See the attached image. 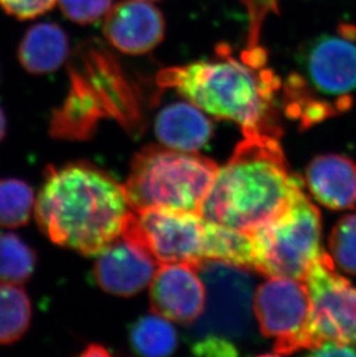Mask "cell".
<instances>
[{
  "label": "cell",
  "mask_w": 356,
  "mask_h": 357,
  "mask_svg": "<svg viewBox=\"0 0 356 357\" xmlns=\"http://www.w3.org/2000/svg\"><path fill=\"white\" fill-rule=\"evenodd\" d=\"M249 234L252 268L265 277L303 281L324 251L322 216L303 189L279 215Z\"/></svg>",
  "instance_id": "obj_5"
},
{
  "label": "cell",
  "mask_w": 356,
  "mask_h": 357,
  "mask_svg": "<svg viewBox=\"0 0 356 357\" xmlns=\"http://www.w3.org/2000/svg\"><path fill=\"white\" fill-rule=\"evenodd\" d=\"M160 88L178 94L216 119L235 121L246 133L280 138L276 95L281 81L269 68H253L232 57L227 44L216 47V58L178 65L158 72Z\"/></svg>",
  "instance_id": "obj_3"
},
{
  "label": "cell",
  "mask_w": 356,
  "mask_h": 357,
  "mask_svg": "<svg viewBox=\"0 0 356 357\" xmlns=\"http://www.w3.org/2000/svg\"><path fill=\"white\" fill-rule=\"evenodd\" d=\"M65 17L75 24H89L105 17L112 0H58Z\"/></svg>",
  "instance_id": "obj_23"
},
{
  "label": "cell",
  "mask_w": 356,
  "mask_h": 357,
  "mask_svg": "<svg viewBox=\"0 0 356 357\" xmlns=\"http://www.w3.org/2000/svg\"><path fill=\"white\" fill-rule=\"evenodd\" d=\"M36 266V253L20 237L0 233V283L26 282Z\"/></svg>",
  "instance_id": "obj_20"
},
{
  "label": "cell",
  "mask_w": 356,
  "mask_h": 357,
  "mask_svg": "<svg viewBox=\"0 0 356 357\" xmlns=\"http://www.w3.org/2000/svg\"><path fill=\"white\" fill-rule=\"evenodd\" d=\"M103 34L107 42L123 54H148L165 38V17L151 1L125 0L107 12Z\"/></svg>",
  "instance_id": "obj_12"
},
{
  "label": "cell",
  "mask_w": 356,
  "mask_h": 357,
  "mask_svg": "<svg viewBox=\"0 0 356 357\" xmlns=\"http://www.w3.org/2000/svg\"><path fill=\"white\" fill-rule=\"evenodd\" d=\"M131 344L144 356H168L177 347V333L167 318L148 314L132 326Z\"/></svg>",
  "instance_id": "obj_19"
},
{
  "label": "cell",
  "mask_w": 356,
  "mask_h": 357,
  "mask_svg": "<svg viewBox=\"0 0 356 357\" xmlns=\"http://www.w3.org/2000/svg\"><path fill=\"white\" fill-rule=\"evenodd\" d=\"M205 259L252 268L250 234L206 220Z\"/></svg>",
  "instance_id": "obj_17"
},
{
  "label": "cell",
  "mask_w": 356,
  "mask_h": 357,
  "mask_svg": "<svg viewBox=\"0 0 356 357\" xmlns=\"http://www.w3.org/2000/svg\"><path fill=\"white\" fill-rule=\"evenodd\" d=\"M158 264L144 246L121 235L98 253L95 279L107 293L132 296L151 282Z\"/></svg>",
  "instance_id": "obj_13"
},
{
  "label": "cell",
  "mask_w": 356,
  "mask_h": 357,
  "mask_svg": "<svg viewBox=\"0 0 356 357\" xmlns=\"http://www.w3.org/2000/svg\"><path fill=\"white\" fill-rule=\"evenodd\" d=\"M5 131H6V119H5L3 110L0 108V142L3 140Z\"/></svg>",
  "instance_id": "obj_29"
},
{
  "label": "cell",
  "mask_w": 356,
  "mask_h": 357,
  "mask_svg": "<svg viewBox=\"0 0 356 357\" xmlns=\"http://www.w3.org/2000/svg\"><path fill=\"white\" fill-rule=\"evenodd\" d=\"M155 133L160 142L169 149L195 153L209 142L213 125L191 102H174L158 112Z\"/></svg>",
  "instance_id": "obj_15"
},
{
  "label": "cell",
  "mask_w": 356,
  "mask_h": 357,
  "mask_svg": "<svg viewBox=\"0 0 356 357\" xmlns=\"http://www.w3.org/2000/svg\"><path fill=\"white\" fill-rule=\"evenodd\" d=\"M253 314L262 335L276 339V354L310 351L313 304L301 280L269 278L255 291Z\"/></svg>",
  "instance_id": "obj_9"
},
{
  "label": "cell",
  "mask_w": 356,
  "mask_h": 357,
  "mask_svg": "<svg viewBox=\"0 0 356 357\" xmlns=\"http://www.w3.org/2000/svg\"><path fill=\"white\" fill-rule=\"evenodd\" d=\"M206 290L205 307L195 320V337L241 340L249 335L253 320V279L244 267L220 260H204L198 266Z\"/></svg>",
  "instance_id": "obj_6"
},
{
  "label": "cell",
  "mask_w": 356,
  "mask_h": 357,
  "mask_svg": "<svg viewBox=\"0 0 356 357\" xmlns=\"http://www.w3.org/2000/svg\"><path fill=\"white\" fill-rule=\"evenodd\" d=\"M356 28L322 34L299 47L297 64L310 94L334 116L352 108L356 94Z\"/></svg>",
  "instance_id": "obj_7"
},
{
  "label": "cell",
  "mask_w": 356,
  "mask_h": 357,
  "mask_svg": "<svg viewBox=\"0 0 356 357\" xmlns=\"http://www.w3.org/2000/svg\"><path fill=\"white\" fill-rule=\"evenodd\" d=\"M149 298L154 314L178 323H195L204 311L206 300L198 268L184 263L158 265Z\"/></svg>",
  "instance_id": "obj_11"
},
{
  "label": "cell",
  "mask_w": 356,
  "mask_h": 357,
  "mask_svg": "<svg viewBox=\"0 0 356 357\" xmlns=\"http://www.w3.org/2000/svg\"><path fill=\"white\" fill-rule=\"evenodd\" d=\"M107 356V351L98 344H91L82 353V356Z\"/></svg>",
  "instance_id": "obj_28"
},
{
  "label": "cell",
  "mask_w": 356,
  "mask_h": 357,
  "mask_svg": "<svg viewBox=\"0 0 356 357\" xmlns=\"http://www.w3.org/2000/svg\"><path fill=\"white\" fill-rule=\"evenodd\" d=\"M56 1L57 0H0V6L12 17L29 20L50 10Z\"/></svg>",
  "instance_id": "obj_25"
},
{
  "label": "cell",
  "mask_w": 356,
  "mask_h": 357,
  "mask_svg": "<svg viewBox=\"0 0 356 357\" xmlns=\"http://www.w3.org/2000/svg\"><path fill=\"white\" fill-rule=\"evenodd\" d=\"M34 191L20 179L0 181V227L17 228L27 225L35 208Z\"/></svg>",
  "instance_id": "obj_21"
},
{
  "label": "cell",
  "mask_w": 356,
  "mask_h": 357,
  "mask_svg": "<svg viewBox=\"0 0 356 357\" xmlns=\"http://www.w3.org/2000/svg\"><path fill=\"white\" fill-rule=\"evenodd\" d=\"M132 209L124 188L89 163L49 167L35 202V219L49 238L96 256L121 236Z\"/></svg>",
  "instance_id": "obj_1"
},
{
  "label": "cell",
  "mask_w": 356,
  "mask_h": 357,
  "mask_svg": "<svg viewBox=\"0 0 356 357\" xmlns=\"http://www.w3.org/2000/svg\"><path fill=\"white\" fill-rule=\"evenodd\" d=\"M218 167L214 161L161 146H147L132 161L124 188L132 211L170 209L200 214Z\"/></svg>",
  "instance_id": "obj_4"
},
{
  "label": "cell",
  "mask_w": 356,
  "mask_h": 357,
  "mask_svg": "<svg viewBox=\"0 0 356 357\" xmlns=\"http://www.w3.org/2000/svg\"><path fill=\"white\" fill-rule=\"evenodd\" d=\"M306 183L311 196L332 211L356 206V163L347 156L324 154L310 161Z\"/></svg>",
  "instance_id": "obj_14"
},
{
  "label": "cell",
  "mask_w": 356,
  "mask_h": 357,
  "mask_svg": "<svg viewBox=\"0 0 356 357\" xmlns=\"http://www.w3.org/2000/svg\"><path fill=\"white\" fill-rule=\"evenodd\" d=\"M313 356H356V346L339 341L326 340L311 351Z\"/></svg>",
  "instance_id": "obj_27"
},
{
  "label": "cell",
  "mask_w": 356,
  "mask_h": 357,
  "mask_svg": "<svg viewBox=\"0 0 356 357\" xmlns=\"http://www.w3.org/2000/svg\"><path fill=\"white\" fill-rule=\"evenodd\" d=\"M192 351L198 356H235L237 355L235 344L230 340L218 337H197Z\"/></svg>",
  "instance_id": "obj_26"
},
{
  "label": "cell",
  "mask_w": 356,
  "mask_h": 357,
  "mask_svg": "<svg viewBox=\"0 0 356 357\" xmlns=\"http://www.w3.org/2000/svg\"><path fill=\"white\" fill-rule=\"evenodd\" d=\"M31 305L20 284L0 283V344L20 340L31 325Z\"/></svg>",
  "instance_id": "obj_18"
},
{
  "label": "cell",
  "mask_w": 356,
  "mask_h": 357,
  "mask_svg": "<svg viewBox=\"0 0 356 357\" xmlns=\"http://www.w3.org/2000/svg\"><path fill=\"white\" fill-rule=\"evenodd\" d=\"M121 235L144 246L160 265L184 263L198 268L206 260V219L198 213L131 211Z\"/></svg>",
  "instance_id": "obj_8"
},
{
  "label": "cell",
  "mask_w": 356,
  "mask_h": 357,
  "mask_svg": "<svg viewBox=\"0 0 356 357\" xmlns=\"http://www.w3.org/2000/svg\"><path fill=\"white\" fill-rule=\"evenodd\" d=\"M249 10L250 29L248 47H258L262 22L271 12H278L279 0H243Z\"/></svg>",
  "instance_id": "obj_24"
},
{
  "label": "cell",
  "mask_w": 356,
  "mask_h": 357,
  "mask_svg": "<svg viewBox=\"0 0 356 357\" xmlns=\"http://www.w3.org/2000/svg\"><path fill=\"white\" fill-rule=\"evenodd\" d=\"M336 268L322 251L303 280L313 304L310 351L326 340L356 346V288Z\"/></svg>",
  "instance_id": "obj_10"
},
{
  "label": "cell",
  "mask_w": 356,
  "mask_h": 357,
  "mask_svg": "<svg viewBox=\"0 0 356 357\" xmlns=\"http://www.w3.org/2000/svg\"><path fill=\"white\" fill-rule=\"evenodd\" d=\"M147 1H158V0H147Z\"/></svg>",
  "instance_id": "obj_30"
},
{
  "label": "cell",
  "mask_w": 356,
  "mask_h": 357,
  "mask_svg": "<svg viewBox=\"0 0 356 357\" xmlns=\"http://www.w3.org/2000/svg\"><path fill=\"white\" fill-rule=\"evenodd\" d=\"M329 256L336 268L356 275V213L343 216L329 237Z\"/></svg>",
  "instance_id": "obj_22"
},
{
  "label": "cell",
  "mask_w": 356,
  "mask_h": 357,
  "mask_svg": "<svg viewBox=\"0 0 356 357\" xmlns=\"http://www.w3.org/2000/svg\"><path fill=\"white\" fill-rule=\"evenodd\" d=\"M302 189V178L289 170L279 139L246 133L218 169L200 215L251 233L283 212Z\"/></svg>",
  "instance_id": "obj_2"
},
{
  "label": "cell",
  "mask_w": 356,
  "mask_h": 357,
  "mask_svg": "<svg viewBox=\"0 0 356 357\" xmlns=\"http://www.w3.org/2000/svg\"><path fill=\"white\" fill-rule=\"evenodd\" d=\"M68 57V38L63 28L52 22L28 29L19 47V59L33 75L56 71Z\"/></svg>",
  "instance_id": "obj_16"
}]
</instances>
